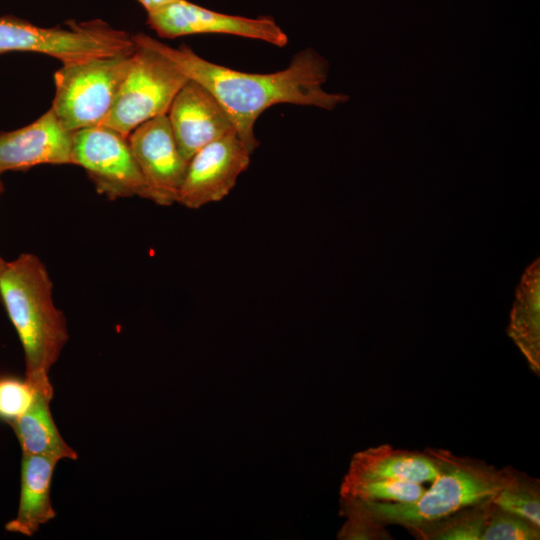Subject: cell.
Returning a JSON list of instances; mask_svg holds the SVG:
<instances>
[{
	"instance_id": "obj_1",
	"label": "cell",
	"mask_w": 540,
	"mask_h": 540,
	"mask_svg": "<svg viewBox=\"0 0 540 540\" xmlns=\"http://www.w3.org/2000/svg\"><path fill=\"white\" fill-rule=\"evenodd\" d=\"M133 40L162 54L188 79L206 88L225 109L250 153L259 144L254 134L255 122L271 106L289 103L332 110L349 100L345 94L329 93L322 88L329 63L312 48L298 52L286 69L257 74L212 63L187 45L173 48L144 33L134 34Z\"/></svg>"
},
{
	"instance_id": "obj_2",
	"label": "cell",
	"mask_w": 540,
	"mask_h": 540,
	"mask_svg": "<svg viewBox=\"0 0 540 540\" xmlns=\"http://www.w3.org/2000/svg\"><path fill=\"white\" fill-rule=\"evenodd\" d=\"M438 475L415 502L341 500L346 516H358L382 526L397 524L415 536L433 523L465 508L485 504L508 484L514 470L497 469L484 461L461 457L444 449L427 448Z\"/></svg>"
},
{
	"instance_id": "obj_3",
	"label": "cell",
	"mask_w": 540,
	"mask_h": 540,
	"mask_svg": "<svg viewBox=\"0 0 540 540\" xmlns=\"http://www.w3.org/2000/svg\"><path fill=\"white\" fill-rule=\"evenodd\" d=\"M0 301L18 334L25 356V379L53 399L50 368L69 339L67 321L53 301V283L44 263L22 253L0 275Z\"/></svg>"
},
{
	"instance_id": "obj_4",
	"label": "cell",
	"mask_w": 540,
	"mask_h": 540,
	"mask_svg": "<svg viewBox=\"0 0 540 540\" xmlns=\"http://www.w3.org/2000/svg\"><path fill=\"white\" fill-rule=\"evenodd\" d=\"M137 48L133 36L100 20L69 21L40 27L14 16H0V55L40 53L64 63L115 55Z\"/></svg>"
},
{
	"instance_id": "obj_5",
	"label": "cell",
	"mask_w": 540,
	"mask_h": 540,
	"mask_svg": "<svg viewBox=\"0 0 540 540\" xmlns=\"http://www.w3.org/2000/svg\"><path fill=\"white\" fill-rule=\"evenodd\" d=\"M135 50L64 63L55 72L51 109L66 130L75 132L103 123Z\"/></svg>"
},
{
	"instance_id": "obj_6",
	"label": "cell",
	"mask_w": 540,
	"mask_h": 540,
	"mask_svg": "<svg viewBox=\"0 0 540 540\" xmlns=\"http://www.w3.org/2000/svg\"><path fill=\"white\" fill-rule=\"evenodd\" d=\"M137 45L112 109L101 125L128 138L144 122L167 115L188 78L162 54Z\"/></svg>"
},
{
	"instance_id": "obj_7",
	"label": "cell",
	"mask_w": 540,
	"mask_h": 540,
	"mask_svg": "<svg viewBox=\"0 0 540 540\" xmlns=\"http://www.w3.org/2000/svg\"><path fill=\"white\" fill-rule=\"evenodd\" d=\"M72 164L82 167L98 193L108 199L138 196L147 187L128 138L104 125L73 132Z\"/></svg>"
},
{
	"instance_id": "obj_8",
	"label": "cell",
	"mask_w": 540,
	"mask_h": 540,
	"mask_svg": "<svg viewBox=\"0 0 540 540\" xmlns=\"http://www.w3.org/2000/svg\"><path fill=\"white\" fill-rule=\"evenodd\" d=\"M250 155L235 131L205 145L188 162L177 203L199 209L221 201L248 168Z\"/></svg>"
},
{
	"instance_id": "obj_9",
	"label": "cell",
	"mask_w": 540,
	"mask_h": 540,
	"mask_svg": "<svg viewBox=\"0 0 540 540\" xmlns=\"http://www.w3.org/2000/svg\"><path fill=\"white\" fill-rule=\"evenodd\" d=\"M147 24L163 38L218 33L257 39L278 47L288 43L286 33L273 18L224 14L187 0H176L147 13Z\"/></svg>"
},
{
	"instance_id": "obj_10",
	"label": "cell",
	"mask_w": 540,
	"mask_h": 540,
	"mask_svg": "<svg viewBox=\"0 0 540 540\" xmlns=\"http://www.w3.org/2000/svg\"><path fill=\"white\" fill-rule=\"evenodd\" d=\"M147 187V199L160 206L177 202L188 162L181 155L167 115L150 119L128 136Z\"/></svg>"
},
{
	"instance_id": "obj_11",
	"label": "cell",
	"mask_w": 540,
	"mask_h": 540,
	"mask_svg": "<svg viewBox=\"0 0 540 540\" xmlns=\"http://www.w3.org/2000/svg\"><path fill=\"white\" fill-rule=\"evenodd\" d=\"M167 117L179 151L187 162L205 145L235 131L218 100L190 79L174 97Z\"/></svg>"
},
{
	"instance_id": "obj_12",
	"label": "cell",
	"mask_w": 540,
	"mask_h": 540,
	"mask_svg": "<svg viewBox=\"0 0 540 540\" xmlns=\"http://www.w3.org/2000/svg\"><path fill=\"white\" fill-rule=\"evenodd\" d=\"M72 136L51 108L22 128L1 132L0 175L42 164H72Z\"/></svg>"
},
{
	"instance_id": "obj_13",
	"label": "cell",
	"mask_w": 540,
	"mask_h": 540,
	"mask_svg": "<svg viewBox=\"0 0 540 540\" xmlns=\"http://www.w3.org/2000/svg\"><path fill=\"white\" fill-rule=\"evenodd\" d=\"M58 462L51 457L22 454L19 506L16 517L5 525L8 532L30 537L55 518L50 491Z\"/></svg>"
},
{
	"instance_id": "obj_14",
	"label": "cell",
	"mask_w": 540,
	"mask_h": 540,
	"mask_svg": "<svg viewBox=\"0 0 540 540\" xmlns=\"http://www.w3.org/2000/svg\"><path fill=\"white\" fill-rule=\"evenodd\" d=\"M438 475L435 459L425 452L395 449L382 444L356 453L347 477L386 478L417 483L432 482Z\"/></svg>"
},
{
	"instance_id": "obj_15",
	"label": "cell",
	"mask_w": 540,
	"mask_h": 540,
	"mask_svg": "<svg viewBox=\"0 0 540 540\" xmlns=\"http://www.w3.org/2000/svg\"><path fill=\"white\" fill-rule=\"evenodd\" d=\"M51 399L37 393L30 408L10 426L22 454L76 460L78 454L60 435L50 411Z\"/></svg>"
},
{
	"instance_id": "obj_16",
	"label": "cell",
	"mask_w": 540,
	"mask_h": 540,
	"mask_svg": "<svg viewBox=\"0 0 540 540\" xmlns=\"http://www.w3.org/2000/svg\"><path fill=\"white\" fill-rule=\"evenodd\" d=\"M425 492L421 483L386 478H351L345 476L341 500L362 502L411 503Z\"/></svg>"
},
{
	"instance_id": "obj_17",
	"label": "cell",
	"mask_w": 540,
	"mask_h": 540,
	"mask_svg": "<svg viewBox=\"0 0 540 540\" xmlns=\"http://www.w3.org/2000/svg\"><path fill=\"white\" fill-rule=\"evenodd\" d=\"M490 502L460 510L433 523L416 537L425 540H482Z\"/></svg>"
},
{
	"instance_id": "obj_18",
	"label": "cell",
	"mask_w": 540,
	"mask_h": 540,
	"mask_svg": "<svg viewBox=\"0 0 540 540\" xmlns=\"http://www.w3.org/2000/svg\"><path fill=\"white\" fill-rule=\"evenodd\" d=\"M492 502L503 510L523 517L540 527L539 481L514 471L513 477Z\"/></svg>"
},
{
	"instance_id": "obj_19",
	"label": "cell",
	"mask_w": 540,
	"mask_h": 540,
	"mask_svg": "<svg viewBox=\"0 0 540 540\" xmlns=\"http://www.w3.org/2000/svg\"><path fill=\"white\" fill-rule=\"evenodd\" d=\"M510 335L526 356L531 368L539 375L538 296L520 297L511 318Z\"/></svg>"
},
{
	"instance_id": "obj_20",
	"label": "cell",
	"mask_w": 540,
	"mask_h": 540,
	"mask_svg": "<svg viewBox=\"0 0 540 540\" xmlns=\"http://www.w3.org/2000/svg\"><path fill=\"white\" fill-rule=\"evenodd\" d=\"M539 538V526L501 509L492 501L489 503L482 540H538Z\"/></svg>"
},
{
	"instance_id": "obj_21",
	"label": "cell",
	"mask_w": 540,
	"mask_h": 540,
	"mask_svg": "<svg viewBox=\"0 0 540 540\" xmlns=\"http://www.w3.org/2000/svg\"><path fill=\"white\" fill-rule=\"evenodd\" d=\"M36 394L26 379L0 377V420L12 424L30 408Z\"/></svg>"
},
{
	"instance_id": "obj_22",
	"label": "cell",
	"mask_w": 540,
	"mask_h": 540,
	"mask_svg": "<svg viewBox=\"0 0 540 540\" xmlns=\"http://www.w3.org/2000/svg\"><path fill=\"white\" fill-rule=\"evenodd\" d=\"M347 518L346 524L338 535L341 539H391L385 526L360 517L348 516Z\"/></svg>"
},
{
	"instance_id": "obj_23",
	"label": "cell",
	"mask_w": 540,
	"mask_h": 540,
	"mask_svg": "<svg viewBox=\"0 0 540 540\" xmlns=\"http://www.w3.org/2000/svg\"><path fill=\"white\" fill-rule=\"evenodd\" d=\"M147 11V13L155 11L176 0H137Z\"/></svg>"
},
{
	"instance_id": "obj_24",
	"label": "cell",
	"mask_w": 540,
	"mask_h": 540,
	"mask_svg": "<svg viewBox=\"0 0 540 540\" xmlns=\"http://www.w3.org/2000/svg\"><path fill=\"white\" fill-rule=\"evenodd\" d=\"M4 192V184L3 182L1 181L0 179V195ZM6 263L7 261H5L1 256H0V275L2 273V271L4 270L5 266H6Z\"/></svg>"
}]
</instances>
